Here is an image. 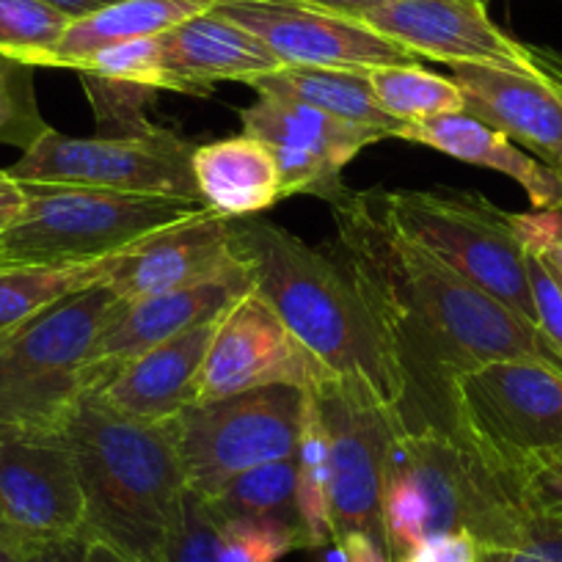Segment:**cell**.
<instances>
[{"label": "cell", "instance_id": "1", "mask_svg": "<svg viewBox=\"0 0 562 562\" xmlns=\"http://www.w3.org/2000/svg\"><path fill=\"white\" fill-rule=\"evenodd\" d=\"M331 215V254L403 378L411 425L447 428L452 381L488 361L532 359L562 370L535 323L405 240L383 215L381 193L345 191Z\"/></svg>", "mask_w": 562, "mask_h": 562}, {"label": "cell", "instance_id": "2", "mask_svg": "<svg viewBox=\"0 0 562 562\" xmlns=\"http://www.w3.org/2000/svg\"><path fill=\"white\" fill-rule=\"evenodd\" d=\"M86 502V538L105 540L133 562H166L186 494L171 422L130 419L94 392L61 422Z\"/></svg>", "mask_w": 562, "mask_h": 562}, {"label": "cell", "instance_id": "3", "mask_svg": "<svg viewBox=\"0 0 562 562\" xmlns=\"http://www.w3.org/2000/svg\"><path fill=\"white\" fill-rule=\"evenodd\" d=\"M229 229L251 290L268 301L295 339L334 378H359L389 408L405 414L403 378L334 254L265 218L229 221Z\"/></svg>", "mask_w": 562, "mask_h": 562}, {"label": "cell", "instance_id": "4", "mask_svg": "<svg viewBox=\"0 0 562 562\" xmlns=\"http://www.w3.org/2000/svg\"><path fill=\"white\" fill-rule=\"evenodd\" d=\"M529 513L516 485L441 425H405L392 436L381 483V532L389 560L425 538L472 532L480 546L510 540Z\"/></svg>", "mask_w": 562, "mask_h": 562}, {"label": "cell", "instance_id": "5", "mask_svg": "<svg viewBox=\"0 0 562 562\" xmlns=\"http://www.w3.org/2000/svg\"><path fill=\"white\" fill-rule=\"evenodd\" d=\"M29 204L0 251L9 265H89L135 251L155 235L213 210L202 199L75 186H25Z\"/></svg>", "mask_w": 562, "mask_h": 562}, {"label": "cell", "instance_id": "6", "mask_svg": "<svg viewBox=\"0 0 562 562\" xmlns=\"http://www.w3.org/2000/svg\"><path fill=\"white\" fill-rule=\"evenodd\" d=\"M447 430L518 488L562 452V370L507 359L463 372L447 394Z\"/></svg>", "mask_w": 562, "mask_h": 562}, {"label": "cell", "instance_id": "7", "mask_svg": "<svg viewBox=\"0 0 562 562\" xmlns=\"http://www.w3.org/2000/svg\"><path fill=\"white\" fill-rule=\"evenodd\" d=\"M116 304V293L102 281L0 337V425L61 428L86 394L91 350Z\"/></svg>", "mask_w": 562, "mask_h": 562}, {"label": "cell", "instance_id": "8", "mask_svg": "<svg viewBox=\"0 0 562 562\" xmlns=\"http://www.w3.org/2000/svg\"><path fill=\"white\" fill-rule=\"evenodd\" d=\"M381 207L405 240L538 326L527 251L510 213L463 191H394L383 193Z\"/></svg>", "mask_w": 562, "mask_h": 562}, {"label": "cell", "instance_id": "9", "mask_svg": "<svg viewBox=\"0 0 562 562\" xmlns=\"http://www.w3.org/2000/svg\"><path fill=\"white\" fill-rule=\"evenodd\" d=\"M304 392L268 386L191 405L171 419L186 483L202 499L240 474L295 456Z\"/></svg>", "mask_w": 562, "mask_h": 562}, {"label": "cell", "instance_id": "10", "mask_svg": "<svg viewBox=\"0 0 562 562\" xmlns=\"http://www.w3.org/2000/svg\"><path fill=\"white\" fill-rule=\"evenodd\" d=\"M196 144L166 127L144 135L72 138L47 127L9 169L23 186H75L149 196L199 199L193 182Z\"/></svg>", "mask_w": 562, "mask_h": 562}, {"label": "cell", "instance_id": "11", "mask_svg": "<svg viewBox=\"0 0 562 562\" xmlns=\"http://www.w3.org/2000/svg\"><path fill=\"white\" fill-rule=\"evenodd\" d=\"M328 430L334 543L348 532L381 540V483L392 436L408 425L359 378H331L315 392Z\"/></svg>", "mask_w": 562, "mask_h": 562}, {"label": "cell", "instance_id": "12", "mask_svg": "<svg viewBox=\"0 0 562 562\" xmlns=\"http://www.w3.org/2000/svg\"><path fill=\"white\" fill-rule=\"evenodd\" d=\"M213 12L265 42L281 67L367 72L422 64V58L361 20L328 12L310 0H218Z\"/></svg>", "mask_w": 562, "mask_h": 562}, {"label": "cell", "instance_id": "13", "mask_svg": "<svg viewBox=\"0 0 562 562\" xmlns=\"http://www.w3.org/2000/svg\"><path fill=\"white\" fill-rule=\"evenodd\" d=\"M0 516L14 543L86 538V502L61 428L0 425Z\"/></svg>", "mask_w": 562, "mask_h": 562}, {"label": "cell", "instance_id": "14", "mask_svg": "<svg viewBox=\"0 0 562 562\" xmlns=\"http://www.w3.org/2000/svg\"><path fill=\"white\" fill-rule=\"evenodd\" d=\"M331 378L268 301L248 290L218 321L204 359L196 405L268 386H293L315 394Z\"/></svg>", "mask_w": 562, "mask_h": 562}, {"label": "cell", "instance_id": "15", "mask_svg": "<svg viewBox=\"0 0 562 562\" xmlns=\"http://www.w3.org/2000/svg\"><path fill=\"white\" fill-rule=\"evenodd\" d=\"M243 133L273 153L281 177V199L321 196L337 202L348 188L342 171L361 149L386 140L381 133L342 122L317 108L259 94L240 108Z\"/></svg>", "mask_w": 562, "mask_h": 562}, {"label": "cell", "instance_id": "16", "mask_svg": "<svg viewBox=\"0 0 562 562\" xmlns=\"http://www.w3.org/2000/svg\"><path fill=\"white\" fill-rule=\"evenodd\" d=\"M359 20L416 58L447 67L483 64L546 75L535 58V47L513 40L488 18V0H389Z\"/></svg>", "mask_w": 562, "mask_h": 562}, {"label": "cell", "instance_id": "17", "mask_svg": "<svg viewBox=\"0 0 562 562\" xmlns=\"http://www.w3.org/2000/svg\"><path fill=\"white\" fill-rule=\"evenodd\" d=\"M248 290H251V279L246 270L240 276L175 290V293L119 301L91 350L89 367H86V394L97 392L108 378L116 375L127 361L138 359L140 353L204 323L221 321Z\"/></svg>", "mask_w": 562, "mask_h": 562}, {"label": "cell", "instance_id": "18", "mask_svg": "<svg viewBox=\"0 0 562 562\" xmlns=\"http://www.w3.org/2000/svg\"><path fill=\"white\" fill-rule=\"evenodd\" d=\"M240 273H246V265L235 251L229 221L207 213L122 254L108 284L119 301H135Z\"/></svg>", "mask_w": 562, "mask_h": 562}, {"label": "cell", "instance_id": "19", "mask_svg": "<svg viewBox=\"0 0 562 562\" xmlns=\"http://www.w3.org/2000/svg\"><path fill=\"white\" fill-rule=\"evenodd\" d=\"M450 78L467 97L469 116L491 124L562 175V86L549 75L458 64Z\"/></svg>", "mask_w": 562, "mask_h": 562}, {"label": "cell", "instance_id": "20", "mask_svg": "<svg viewBox=\"0 0 562 562\" xmlns=\"http://www.w3.org/2000/svg\"><path fill=\"white\" fill-rule=\"evenodd\" d=\"M218 321L191 328L158 348L127 361L108 378L97 397L130 419L166 425L196 405L204 359L213 345Z\"/></svg>", "mask_w": 562, "mask_h": 562}, {"label": "cell", "instance_id": "21", "mask_svg": "<svg viewBox=\"0 0 562 562\" xmlns=\"http://www.w3.org/2000/svg\"><path fill=\"white\" fill-rule=\"evenodd\" d=\"M160 53L175 91L196 97L210 94L221 80L248 83L281 67L265 42L215 12H204L160 34Z\"/></svg>", "mask_w": 562, "mask_h": 562}, {"label": "cell", "instance_id": "22", "mask_svg": "<svg viewBox=\"0 0 562 562\" xmlns=\"http://www.w3.org/2000/svg\"><path fill=\"white\" fill-rule=\"evenodd\" d=\"M400 140L430 147L441 155L499 171L524 188L535 210L562 207V175L540 164L535 155L524 153L516 140L494 130L491 124L469 113H445V116L416 119L403 127Z\"/></svg>", "mask_w": 562, "mask_h": 562}, {"label": "cell", "instance_id": "23", "mask_svg": "<svg viewBox=\"0 0 562 562\" xmlns=\"http://www.w3.org/2000/svg\"><path fill=\"white\" fill-rule=\"evenodd\" d=\"M191 169L199 199L226 221L257 218L281 202V177L273 153L246 133L199 144Z\"/></svg>", "mask_w": 562, "mask_h": 562}, {"label": "cell", "instance_id": "24", "mask_svg": "<svg viewBox=\"0 0 562 562\" xmlns=\"http://www.w3.org/2000/svg\"><path fill=\"white\" fill-rule=\"evenodd\" d=\"M215 3L218 0H116L89 18L72 20L45 67L78 69L105 47L160 36L186 20L213 12Z\"/></svg>", "mask_w": 562, "mask_h": 562}, {"label": "cell", "instance_id": "25", "mask_svg": "<svg viewBox=\"0 0 562 562\" xmlns=\"http://www.w3.org/2000/svg\"><path fill=\"white\" fill-rule=\"evenodd\" d=\"M246 86H251L257 94L317 108L334 119L381 133L383 138L403 135L405 122L383 111L364 72L323 67H279L273 72L248 80Z\"/></svg>", "mask_w": 562, "mask_h": 562}, {"label": "cell", "instance_id": "26", "mask_svg": "<svg viewBox=\"0 0 562 562\" xmlns=\"http://www.w3.org/2000/svg\"><path fill=\"white\" fill-rule=\"evenodd\" d=\"M119 257L89 265H3L0 268V337L40 315L56 301L108 281Z\"/></svg>", "mask_w": 562, "mask_h": 562}, {"label": "cell", "instance_id": "27", "mask_svg": "<svg viewBox=\"0 0 562 562\" xmlns=\"http://www.w3.org/2000/svg\"><path fill=\"white\" fill-rule=\"evenodd\" d=\"M295 505H299L304 549L321 551L334 543L328 430L321 405L310 392H304L299 447H295Z\"/></svg>", "mask_w": 562, "mask_h": 562}, {"label": "cell", "instance_id": "28", "mask_svg": "<svg viewBox=\"0 0 562 562\" xmlns=\"http://www.w3.org/2000/svg\"><path fill=\"white\" fill-rule=\"evenodd\" d=\"M204 502L218 524L240 518H281L301 529L295 505V456L240 474Z\"/></svg>", "mask_w": 562, "mask_h": 562}, {"label": "cell", "instance_id": "29", "mask_svg": "<svg viewBox=\"0 0 562 562\" xmlns=\"http://www.w3.org/2000/svg\"><path fill=\"white\" fill-rule=\"evenodd\" d=\"M364 75L383 111L405 124L416 122V119L467 111V97H463L461 86L452 78L430 72L422 64L378 67L367 69Z\"/></svg>", "mask_w": 562, "mask_h": 562}, {"label": "cell", "instance_id": "30", "mask_svg": "<svg viewBox=\"0 0 562 562\" xmlns=\"http://www.w3.org/2000/svg\"><path fill=\"white\" fill-rule=\"evenodd\" d=\"M72 20L42 0H0V56L45 67Z\"/></svg>", "mask_w": 562, "mask_h": 562}, {"label": "cell", "instance_id": "31", "mask_svg": "<svg viewBox=\"0 0 562 562\" xmlns=\"http://www.w3.org/2000/svg\"><path fill=\"white\" fill-rule=\"evenodd\" d=\"M86 97L91 102L100 135H144L153 133L158 124L149 122L147 105L158 91L124 80L100 78L94 72H78Z\"/></svg>", "mask_w": 562, "mask_h": 562}, {"label": "cell", "instance_id": "32", "mask_svg": "<svg viewBox=\"0 0 562 562\" xmlns=\"http://www.w3.org/2000/svg\"><path fill=\"white\" fill-rule=\"evenodd\" d=\"M304 549V535L281 518H240L218 524L221 562H279L290 551Z\"/></svg>", "mask_w": 562, "mask_h": 562}, {"label": "cell", "instance_id": "33", "mask_svg": "<svg viewBox=\"0 0 562 562\" xmlns=\"http://www.w3.org/2000/svg\"><path fill=\"white\" fill-rule=\"evenodd\" d=\"M34 69L0 56V144H12L23 153L47 130L36 105Z\"/></svg>", "mask_w": 562, "mask_h": 562}, {"label": "cell", "instance_id": "34", "mask_svg": "<svg viewBox=\"0 0 562 562\" xmlns=\"http://www.w3.org/2000/svg\"><path fill=\"white\" fill-rule=\"evenodd\" d=\"M75 72H94L100 78L124 80V83L147 86L155 91H175V80L169 78L160 53V36L122 42L94 53L89 61L80 64Z\"/></svg>", "mask_w": 562, "mask_h": 562}, {"label": "cell", "instance_id": "35", "mask_svg": "<svg viewBox=\"0 0 562 562\" xmlns=\"http://www.w3.org/2000/svg\"><path fill=\"white\" fill-rule=\"evenodd\" d=\"M166 562H221L218 557V521L210 513L207 502L186 488L171 529Z\"/></svg>", "mask_w": 562, "mask_h": 562}, {"label": "cell", "instance_id": "36", "mask_svg": "<svg viewBox=\"0 0 562 562\" xmlns=\"http://www.w3.org/2000/svg\"><path fill=\"white\" fill-rule=\"evenodd\" d=\"M477 562H562V518L529 513L510 540L480 546Z\"/></svg>", "mask_w": 562, "mask_h": 562}, {"label": "cell", "instance_id": "37", "mask_svg": "<svg viewBox=\"0 0 562 562\" xmlns=\"http://www.w3.org/2000/svg\"><path fill=\"white\" fill-rule=\"evenodd\" d=\"M527 265L535 310H538V328L562 359V288L557 284L554 273L543 262V257L527 254Z\"/></svg>", "mask_w": 562, "mask_h": 562}, {"label": "cell", "instance_id": "38", "mask_svg": "<svg viewBox=\"0 0 562 562\" xmlns=\"http://www.w3.org/2000/svg\"><path fill=\"white\" fill-rule=\"evenodd\" d=\"M518 496L532 516L562 518V452L532 469L518 485Z\"/></svg>", "mask_w": 562, "mask_h": 562}, {"label": "cell", "instance_id": "39", "mask_svg": "<svg viewBox=\"0 0 562 562\" xmlns=\"http://www.w3.org/2000/svg\"><path fill=\"white\" fill-rule=\"evenodd\" d=\"M480 543L472 532H441L425 538L392 562H477Z\"/></svg>", "mask_w": 562, "mask_h": 562}, {"label": "cell", "instance_id": "40", "mask_svg": "<svg viewBox=\"0 0 562 562\" xmlns=\"http://www.w3.org/2000/svg\"><path fill=\"white\" fill-rule=\"evenodd\" d=\"M510 226L524 251L543 257L562 240V210L510 213Z\"/></svg>", "mask_w": 562, "mask_h": 562}, {"label": "cell", "instance_id": "41", "mask_svg": "<svg viewBox=\"0 0 562 562\" xmlns=\"http://www.w3.org/2000/svg\"><path fill=\"white\" fill-rule=\"evenodd\" d=\"M18 562H89V538L34 540L18 546Z\"/></svg>", "mask_w": 562, "mask_h": 562}, {"label": "cell", "instance_id": "42", "mask_svg": "<svg viewBox=\"0 0 562 562\" xmlns=\"http://www.w3.org/2000/svg\"><path fill=\"white\" fill-rule=\"evenodd\" d=\"M29 204V188L9 175V169H0V235L12 229Z\"/></svg>", "mask_w": 562, "mask_h": 562}, {"label": "cell", "instance_id": "43", "mask_svg": "<svg viewBox=\"0 0 562 562\" xmlns=\"http://www.w3.org/2000/svg\"><path fill=\"white\" fill-rule=\"evenodd\" d=\"M348 554V562H392L381 540L370 538L367 532H348L337 540Z\"/></svg>", "mask_w": 562, "mask_h": 562}, {"label": "cell", "instance_id": "44", "mask_svg": "<svg viewBox=\"0 0 562 562\" xmlns=\"http://www.w3.org/2000/svg\"><path fill=\"white\" fill-rule=\"evenodd\" d=\"M42 3H47V7H53L56 12H61L64 18L80 20L100 12V9L111 7V3H116V0H42Z\"/></svg>", "mask_w": 562, "mask_h": 562}, {"label": "cell", "instance_id": "45", "mask_svg": "<svg viewBox=\"0 0 562 562\" xmlns=\"http://www.w3.org/2000/svg\"><path fill=\"white\" fill-rule=\"evenodd\" d=\"M310 3H315V7L321 9H328V12H337V14H345V18L359 20L361 14L381 7V3H389V0H310Z\"/></svg>", "mask_w": 562, "mask_h": 562}, {"label": "cell", "instance_id": "46", "mask_svg": "<svg viewBox=\"0 0 562 562\" xmlns=\"http://www.w3.org/2000/svg\"><path fill=\"white\" fill-rule=\"evenodd\" d=\"M535 58H538L540 69H543L546 75H549L551 80H557V83L562 86V56L554 50H543V47H535Z\"/></svg>", "mask_w": 562, "mask_h": 562}, {"label": "cell", "instance_id": "47", "mask_svg": "<svg viewBox=\"0 0 562 562\" xmlns=\"http://www.w3.org/2000/svg\"><path fill=\"white\" fill-rule=\"evenodd\" d=\"M89 562H133V560H127L122 551L108 546L105 540L89 538Z\"/></svg>", "mask_w": 562, "mask_h": 562}, {"label": "cell", "instance_id": "48", "mask_svg": "<svg viewBox=\"0 0 562 562\" xmlns=\"http://www.w3.org/2000/svg\"><path fill=\"white\" fill-rule=\"evenodd\" d=\"M321 551H323L321 562H348V554H345V549L339 543H328L326 549Z\"/></svg>", "mask_w": 562, "mask_h": 562}, {"label": "cell", "instance_id": "49", "mask_svg": "<svg viewBox=\"0 0 562 562\" xmlns=\"http://www.w3.org/2000/svg\"><path fill=\"white\" fill-rule=\"evenodd\" d=\"M0 562H18V546L0 543Z\"/></svg>", "mask_w": 562, "mask_h": 562}, {"label": "cell", "instance_id": "50", "mask_svg": "<svg viewBox=\"0 0 562 562\" xmlns=\"http://www.w3.org/2000/svg\"><path fill=\"white\" fill-rule=\"evenodd\" d=\"M543 259H546V262L554 265V268H562V240L557 243V246L551 248L549 254H543Z\"/></svg>", "mask_w": 562, "mask_h": 562}, {"label": "cell", "instance_id": "51", "mask_svg": "<svg viewBox=\"0 0 562 562\" xmlns=\"http://www.w3.org/2000/svg\"><path fill=\"white\" fill-rule=\"evenodd\" d=\"M0 543H14L12 535H9V529H7V524H3V516H0ZM14 546H18V543H14Z\"/></svg>", "mask_w": 562, "mask_h": 562}, {"label": "cell", "instance_id": "52", "mask_svg": "<svg viewBox=\"0 0 562 562\" xmlns=\"http://www.w3.org/2000/svg\"><path fill=\"white\" fill-rule=\"evenodd\" d=\"M543 262H546V259H543ZM546 265H549V270H551V273H554L557 284H560V288H562V268H554V265H551V262H546Z\"/></svg>", "mask_w": 562, "mask_h": 562}, {"label": "cell", "instance_id": "53", "mask_svg": "<svg viewBox=\"0 0 562 562\" xmlns=\"http://www.w3.org/2000/svg\"><path fill=\"white\" fill-rule=\"evenodd\" d=\"M3 265H9V262H7V257H3V251H0V268H3Z\"/></svg>", "mask_w": 562, "mask_h": 562}, {"label": "cell", "instance_id": "54", "mask_svg": "<svg viewBox=\"0 0 562 562\" xmlns=\"http://www.w3.org/2000/svg\"><path fill=\"white\" fill-rule=\"evenodd\" d=\"M560 210H562V207H560Z\"/></svg>", "mask_w": 562, "mask_h": 562}]
</instances>
